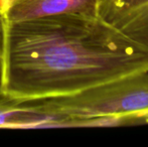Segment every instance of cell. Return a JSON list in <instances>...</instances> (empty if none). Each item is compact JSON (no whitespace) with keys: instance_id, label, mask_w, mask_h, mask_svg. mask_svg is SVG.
I'll use <instances>...</instances> for the list:
<instances>
[{"instance_id":"obj_1","label":"cell","mask_w":148,"mask_h":147,"mask_svg":"<svg viewBox=\"0 0 148 147\" xmlns=\"http://www.w3.org/2000/svg\"><path fill=\"white\" fill-rule=\"evenodd\" d=\"M147 71L148 47L100 15L4 21L0 94L12 102L75 94Z\"/></svg>"},{"instance_id":"obj_2","label":"cell","mask_w":148,"mask_h":147,"mask_svg":"<svg viewBox=\"0 0 148 147\" xmlns=\"http://www.w3.org/2000/svg\"><path fill=\"white\" fill-rule=\"evenodd\" d=\"M12 103L36 115L39 127H90L98 118L148 109V71L75 94Z\"/></svg>"},{"instance_id":"obj_3","label":"cell","mask_w":148,"mask_h":147,"mask_svg":"<svg viewBox=\"0 0 148 147\" xmlns=\"http://www.w3.org/2000/svg\"><path fill=\"white\" fill-rule=\"evenodd\" d=\"M102 0H0L5 22L34 19L60 14L99 15Z\"/></svg>"},{"instance_id":"obj_4","label":"cell","mask_w":148,"mask_h":147,"mask_svg":"<svg viewBox=\"0 0 148 147\" xmlns=\"http://www.w3.org/2000/svg\"><path fill=\"white\" fill-rule=\"evenodd\" d=\"M99 15L131 40L148 47V0H103Z\"/></svg>"},{"instance_id":"obj_5","label":"cell","mask_w":148,"mask_h":147,"mask_svg":"<svg viewBox=\"0 0 148 147\" xmlns=\"http://www.w3.org/2000/svg\"><path fill=\"white\" fill-rule=\"evenodd\" d=\"M122 119V124H136V123H145L148 124V109L143 111L134 112V113L127 114L124 116H120Z\"/></svg>"},{"instance_id":"obj_6","label":"cell","mask_w":148,"mask_h":147,"mask_svg":"<svg viewBox=\"0 0 148 147\" xmlns=\"http://www.w3.org/2000/svg\"><path fill=\"white\" fill-rule=\"evenodd\" d=\"M3 27L4 20L0 13V89H1L2 74H3Z\"/></svg>"},{"instance_id":"obj_7","label":"cell","mask_w":148,"mask_h":147,"mask_svg":"<svg viewBox=\"0 0 148 147\" xmlns=\"http://www.w3.org/2000/svg\"><path fill=\"white\" fill-rule=\"evenodd\" d=\"M102 1H103V0H102Z\"/></svg>"}]
</instances>
